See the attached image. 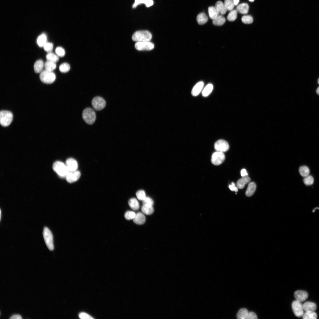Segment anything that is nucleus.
<instances>
[{"instance_id": "1", "label": "nucleus", "mask_w": 319, "mask_h": 319, "mask_svg": "<svg viewBox=\"0 0 319 319\" xmlns=\"http://www.w3.org/2000/svg\"><path fill=\"white\" fill-rule=\"evenodd\" d=\"M152 38L151 33L147 30L138 31L132 35V40L135 42L150 41Z\"/></svg>"}, {"instance_id": "2", "label": "nucleus", "mask_w": 319, "mask_h": 319, "mask_svg": "<svg viewBox=\"0 0 319 319\" xmlns=\"http://www.w3.org/2000/svg\"><path fill=\"white\" fill-rule=\"evenodd\" d=\"M82 117L83 120L86 123L90 125L94 123L96 118L95 112L89 108H87L83 110Z\"/></svg>"}, {"instance_id": "3", "label": "nucleus", "mask_w": 319, "mask_h": 319, "mask_svg": "<svg viewBox=\"0 0 319 319\" xmlns=\"http://www.w3.org/2000/svg\"><path fill=\"white\" fill-rule=\"evenodd\" d=\"M53 169L61 177H66L69 172L66 164L60 161L55 162L53 164Z\"/></svg>"}, {"instance_id": "4", "label": "nucleus", "mask_w": 319, "mask_h": 319, "mask_svg": "<svg viewBox=\"0 0 319 319\" xmlns=\"http://www.w3.org/2000/svg\"><path fill=\"white\" fill-rule=\"evenodd\" d=\"M56 78V75L53 72L45 69L43 70L40 75V78L41 81L42 82L47 84L53 83L55 81Z\"/></svg>"}, {"instance_id": "5", "label": "nucleus", "mask_w": 319, "mask_h": 319, "mask_svg": "<svg viewBox=\"0 0 319 319\" xmlns=\"http://www.w3.org/2000/svg\"><path fill=\"white\" fill-rule=\"evenodd\" d=\"M13 119V114L10 111L2 110L0 113V123L3 126H7L12 122Z\"/></svg>"}, {"instance_id": "6", "label": "nucleus", "mask_w": 319, "mask_h": 319, "mask_svg": "<svg viewBox=\"0 0 319 319\" xmlns=\"http://www.w3.org/2000/svg\"><path fill=\"white\" fill-rule=\"evenodd\" d=\"M43 235L47 247L49 250H53L54 249L53 237L51 232L48 228L45 227L43 229Z\"/></svg>"}, {"instance_id": "7", "label": "nucleus", "mask_w": 319, "mask_h": 319, "mask_svg": "<svg viewBox=\"0 0 319 319\" xmlns=\"http://www.w3.org/2000/svg\"><path fill=\"white\" fill-rule=\"evenodd\" d=\"M238 319H256L257 316L254 312H249L246 308H242L240 310L237 314Z\"/></svg>"}, {"instance_id": "8", "label": "nucleus", "mask_w": 319, "mask_h": 319, "mask_svg": "<svg viewBox=\"0 0 319 319\" xmlns=\"http://www.w3.org/2000/svg\"><path fill=\"white\" fill-rule=\"evenodd\" d=\"M92 105L94 109L97 110H100L105 106L106 102L102 97L97 96L94 97L92 101Z\"/></svg>"}, {"instance_id": "9", "label": "nucleus", "mask_w": 319, "mask_h": 319, "mask_svg": "<svg viewBox=\"0 0 319 319\" xmlns=\"http://www.w3.org/2000/svg\"><path fill=\"white\" fill-rule=\"evenodd\" d=\"M135 47L138 51H150L154 48V45L150 41L139 42L135 43Z\"/></svg>"}, {"instance_id": "10", "label": "nucleus", "mask_w": 319, "mask_h": 319, "mask_svg": "<svg viewBox=\"0 0 319 319\" xmlns=\"http://www.w3.org/2000/svg\"><path fill=\"white\" fill-rule=\"evenodd\" d=\"M225 158V156L223 152L216 151L212 155L211 162L214 165H219L224 161Z\"/></svg>"}, {"instance_id": "11", "label": "nucleus", "mask_w": 319, "mask_h": 319, "mask_svg": "<svg viewBox=\"0 0 319 319\" xmlns=\"http://www.w3.org/2000/svg\"><path fill=\"white\" fill-rule=\"evenodd\" d=\"M292 307L293 312L297 317H302L303 314V309L302 305L300 302L297 300L293 302Z\"/></svg>"}, {"instance_id": "12", "label": "nucleus", "mask_w": 319, "mask_h": 319, "mask_svg": "<svg viewBox=\"0 0 319 319\" xmlns=\"http://www.w3.org/2000/svg\"><path fill=\"white\" fill-rule=\"evenodd\" d=\"M214 148L216 151L223 152L228 150L229 146L226 141L221 139L218 140L215 143Z\"/></svg>"}, {"instance_id": "13", "label": "nucleus", "mask_w": 319, "mask_h": 319, "mask_svg": "<svg viewBox=\"0 0 319 319\" xmlns=\"http://www.w3.org/2000/svg\"><path fill=\"white\" fill-rule=\"evenodd\" d=\"M80 176V172L76 170L73 171H69L66 178L68 182L71 183L77 181L79 179Z\"/></svg>"}, {"instance_id": "14", "label": "nucleus", "mask_w": 319, "mask_h": 319, "mask_svg": "<svg viewBox=\"0 0 319 319\" xmlns=\"http://www.w3.org/2000/svg\"><path fill=\"white\" fill-rule=\"evenodd\" d=\"M65 164L69 171L76 170L78 167L77 162L72 158L67 159L66 161Z\"/></svg>"}, {"instance_id": "15", "label": "nucleus", "mask_w": 319, "mask_h": 319, "mask_svg": "<svg viewBox=\"0 0 319 319\" xmlns=\"http://www.w3.org/2000/svg\"><path fill=\"white\" fill-rule=\"evenodd\" d=\"M308 294L305 291L297 290L294 293V297L296 300L300 302H303L308 298Z\"/></svg>"}, {"instance_id": "16", "label": "nucleus", "mask_w": 319, "mask_h": 319, "mask_svg": "<svg viewBox=\"0 0 319 319\" xmlns=\"http://www.w3.org/2000/svg\"><path fill=\"white\" fill-rule=\"evenodd\" d=\"M303 308L306 312H314L316 309V304L310 301L305 302L302 305Z\"/></svg>"}, {"instance_id": "17", "label": "nucleus", "mask_w": 319, "mask_h": 319, "mask_svg": "<svg viewBox=\"0 0 319 319\" xmlns=\"http://www.w3.org/2000/svg\"><path fill=\"white\" fill-rule=\"evenodd\" d=\"M204 86V83L201 81L197 83L193 88L192 91V95L193 96L198 95L202 90Z\"/></svg>"}, {"instance_id": "18", "label": "nucleus", "mask_w": 319, "mask_h": 319, "mask_svg": "<svg viewBox=\"0 0 319 319\" xmlns=\"http://www.w3.org/2000/svg\"><path fill=\"white\" fill-rule=\"evenodd\" d=\"M133 220L134 223L140 225L144 223L146 218L143 214L141 212H139L136 214Z\"/></svg>"}, {"instance_id": "19", "label": "nucleus", "mask_w": 319, "mask_h": 319, "mask_svg": "<svg viewBox=\"0 0 319 319\" xmlns=\"http://www.w3.org/2000/svg\"><path fill=\"white\" fill-rule=\"evenodd\" d=\"M250 178L248 176L242 177L237 181V187L239 189L243 188L246 184L250 182Z\"/></svg>"}, {"instance_id": "20", "label": "nucleus", "mask_w": 319, "mask_h": 319, "mask_svg": "<svg viewBox=\"0 0 319 319\" xmlns=\"http://www.w3.org/2000/svg\"><path fill=\"white\" fill-rule=\"evenodd\" d=\"M215 7L219 13L222 15L225 14L227 11L224 3L220 1L216 3Z\"/></svg>"}, {"instance_id": "21", "label": "nucleus", "mask_w": 319, "mask_h": 319, "mask_svg": "<svg viewBox=\"0 0 319 319\" xmlns=\"http://www.w3.org/2000/svg\"><path fill=\"white\" fill-rule=\"evenodd\" d=\"M249 9V5L246 3L241 4L238 5L236 8V10L237 12L243 14H247L248 12Z\"/></svg>"}, {"instance_id": "22", "label": "nucleus", "mask_w": 319, "mask_h": 319, "mask_svg": "<svg viewBox=\"0 0 319 319\" xmlns=\"http://www.w3.org/2000/svg\"><path fill=\"white\" fill-rule=\"evenodd\" d=\"M44 66L43 61L41 59L37 61L34 65V69L36 73H40L43 70Z\"/></svg>"}, {"instance_id": "23", "label": "nucleus", "mask_w": 319, "mask_h": 319, "mask_svg": "<svg viewBox=\"0 0 319 319\" xmlns=\"http://www.w3.org/2000/svg\"><path fill=\"white\" fill-rule=\"evenodd\" d=\"M256 187L255 183L254 182L250 183L246 191L245 194L247 196H252L254 193Z\"/></svg>"}, {"instance_id": "24", "label": "nucleus", "mask_w": 319, "mask_h": 319, "mask_svg": "<svg viewBox=\"0 0 319 319\" xmlns=\"http://www.w3.org/2000/svg\"><path fill=\"white\" fill-rule=\"evenodd\" d=\"M225 21V18L222 14H219L213 19L212 23L215 25L221 26L224 24Z\"/></svg>"}, {"instance_id": "25", "label": "nucleus", "mask_w": 319, "mask_h": 319, "mask_svg": "<svg viewBox=\"0 0 319 319\" xmlns=\"http://www.w3.org/2000/svg\"><path fill=\"white\" fill-rule=\"evenodd\" d=\"M196 20L198 24L202 25L207 22L208 18L205 13H201L197 16Z\"/></svg>"}, {"instance_id": "26", "label": "nucleus", "mask_w": 319, "mask_h": 319, "mask_svg": "<svg viewBox=\"0 0 319 319\" xmlns=\"http://www.w3.org/2000/svg\"><path fill=\"white\" fill-rule=\"evenodd\" d=\"M141 210L143 214L147 215L152 214L154 211L153 206L145 204L141 207Z\"/></svg>"}, {"instance_id": "27", "label": "nucleus", "mask_w": 319, "mask_h": 319, "mask_svg": "<svg viewBox=\"0 0 319 319\" xmlns=\"http://www.w3.org/2000/svg\"><path fill=\"white\" fill-rule=\"evenodd\" d=\"M129 206L134 210H138L139 207V204L137 199L135 198L130 199L128 201Z\"/></svg>"}, {"instance_id": "28", "label": "nucleus", "mask_w": 319, "mask_h": 319, "mask_svg": "<svg viewBox=\"0 0 319 319\" xmlns=\"http://www.w3.org/2000/svg\"><path fill=\"white\" fill-rule=\"evenodd\" d=\"M56 62L53 61L47 60L44 64L45 70L48 71H52L56 69Z\"/></svg>"}, {"instance_id": "29", "label": "nucleus", "mask_w": 319, "mask_h": 319, "mask_svg": "<svg viewBox=\"0 0 319 319\" xmlns=\"http://www.w3.org/2000/svg\"><path fill=\"white\" fill-rule=\"evenodd\" d=\"M208 11L210 18L212 19H214L219 14L214 6H209L208 8Z\"/></svg>"}, {"instance_id": "30", "label": "nucleus", "mask_w": 319, "mask_h": 319, "mask_svg": "<svg viewBox=\"0 0 319 319\" xmlns=\"http://www.w3.org/2000/svg\"><path fill=\"white\" fill-rule=\"evenodd\" d=\"M37 43L39 47H43L47 43L46 35L44 34H42L39 36L37 39Z\"/></svg>"}, {"instance_id": "31", "label": "nucleus", "mask_w": 319, "mask_h": 319, "mask_svg": "<svg viewBox=\"0 0 319 319\" xmlns=\"http://www.w3.org/2000/svg\"><path fill=\"white\" fill-rule=\"evenodd\" d=\"M213 88V87L212 84H209L207 85L202 91L203 96L206 97L208 96L212 91Z\"/></svg>"}, {"instance_id": "32", "label": "nucleus", "mask_w": 319, "mask_h": 319, "mask_svg": "<svg viewBox=\"0 0 319 319\" xmlns=\"http://www.w3.org/2000/svg\"><path fill=\"white\" fill-rule=\"evenodd\" d=\"M303 319H316L317 315L316 313L314 312H306L302 316Z\"/></svg>"}, {"instance_id": "33", "label": "nucleus", "mask_w": 319, "mask_h": 319, "mask_svg": "<svg viewBox=\"0 0 319 319\" xmlns=\"http://www.w3.org/2000/svg\"><path fill=\"white\" fill-rule=\"evenodd\" d=\"M299 172L301 175L304 177L308 175L310 173V170L307 166H302L299 168Z\"/></svg>"}, {"instance_id": "34", "label": "nucleus", "mask_w": 319, "mask_h": 319, "mask_svg": "<svg viewBox=\"0 0 319 319\" xmlns=\"http://www.w3.org/2000/svg\"><path fill=\"white\" fill-rule=\"evenodd\" d=\"M46 58L47 60L55 62L58 61L59 60L58 56L52 52L48 53L46 55Z\"/></svg>"}, {"instance_id": "35", "label": "nucleus", "mask_w": 319, "mask_h": 319, "mask_svg": "<svg viewBox=\"0 0 319 319\" xmlns=\"http://www.w3.org/2000/svg\"><path fill=\"white\" fill-rule=\"evenodd\" d=\"M237 12L236 9H233L231 11L227 16V20L230 21H235L237 17Z\"/></svg>"}, {"instance_id": "36", "label": "nucleus", "mask_w": 319, "mask_h": 319, "mask_svg": "<svg viewBox=\"0 0 319 319\" xmlns=\"http://www.w3.org/2000/svg\"><path fill=\"white\" fill-rule=\"evenodd\" d=\"M70 69L69 64L66 63L62 64L59 67L60 71L62 73H66L68 72Z\"/></svg>"}, {"instance_id": "37", "label": "nucleus", "mask_w": 319, "mask_h": 319, "mask_svg": "<svg viewBox=\"0 0 319 319\" xmlns=\"http://www.w3.org/2000/svg\"><path fill=\"white\" fill-rule=\"evenodd\" d=\"M224 3L227 10L231 11L233 9L235 5L232 0H225Z\"/></svg>"}, {"instance_id": "38", "label": "nucleus", "mask_w": 319, "mask_h": 319, "mask_svg": "<svg viewBox=\"0 0 319 319\" xmlns=\"http://www.w3.org/2000/svg\"><path fill=\"white\" fill-rule=\"evenodd\" d=\"M242 22L245 24H249L252 23L253 21L252 17L249 15L243 16L241 18Z\"/></svg>"}, {"instance_id": "39", "label": "nucleus", "mask_w": 319, "mask_h": 319, "mask_svg": "<svg viewBox=\"0 0 319 319\" xmlns=\"http://www.w3.org/2000/svg\"><path fill=\"white\" fill-rule=\"evenodd\" d=\"M136 195L138 199L143 201L146 197L145 191L143 190H140L137 192Z\"/></svg>"}, {"instance_id": "40", "label": "nucleus", "mask_w": 319, "mask_h": 319, "mask_svg": "<svg viewBox=\"0 0 319 319\" xmlns=\"http://www.w3.org/2000/svg\"><path fill=\"white\" fill-rule=\"evenodd\" d=\"M136 214L133 211H128L126 212L124 215L125 218L127 220H129L133 219L136 216Z\"/></svg>"}, {"instance_id": "41", "label": "nucleus", "mask_w": 319, "mask_h": 319, "mask_svg": "<svg viewBox=\"0 0 319 319\" xmlns=\"http://www.w3.org/2000/svg\"><path fill=\"white\" fill-rule=\"evenodd\" d=\"M56 54L61 57H63L65 55V52L64 49L61 47H57L55 50Z\"/></svg>"}, {"instance_id": "42", "label": "nucleus", "mask_w": 319, "mask_h": 319, "mask_svg": "<svg viewBox=\"0 0 319 319\" xmlns=\"http://www.w3.org/2000/svg\"><path fill=\"white\" fill-rule=\"evenodd\" d=\"M304 183L307 185L312 184L314 182V179L311 175H308L305 177L303 180Z\"/></svg>"}, {"instance_id": "43", "label": "nucleus", "mask_w": 319, "mask_h": 319, "mask_svg": "<svg viewBox=\"0 0 319 319\" xmlns=\"http://www.w3.org/2000/svg\"><path fill=\"white\" fill-rule=\"evenodd\" d=\"M44 50L48 52H51L53 48V45L51 43L47 42L43 46Z\"/></svg>"}, {"instance_id": "44", "label": "nucleus", "mask_w": 319, "mask_h": 319, "mask_svg": "<svg viewBox=\"0 0 319 319\" xmlns=\"http://www.w3.org/2000/svg\"><path fill=\"white\" fill-rule=\"evenodd\" d=\"M154 204L153 200L149 197H146L143 201V205H148L153 206Z\"/></svg>"}, {"instance_id": "45", "label": "nucleus", "mask_w": 319, "mask_h": 319, "mask_svg": "<svg viewBox=\"0 0 319 319\" xmlns=\"http://www.w3.org/2000/svg\"><path fill=\"white\" fill-rule=\"evenodd\" d=\"M79 317L80 318L82 319H94L89 314L84 312H82L80 313L79 314Z\"/></svg>"}, {"instance_id": "46", "label": "nucleus", "mask_w": 319, "mask_h": 319, "mask_svg": "<svg viewBox=\"0 0 319 319\" xmlns=\"http://www.w3.org/2000/svg\"><path fill=\"white\" fill-rule=\"evenodd\" d=\"M147 0H135V2L133 5V7L135 8L138 5L141 4H145Z\"/></svg>"}, {"instance_id": "47", "label": "nucleus", "mask_w": 319, "mask_h": 319, "mask_svg": "<svg viewBox=\"0 0 319 319\" xmlns=\"http://www.w3.org/2000/svg\"><path fill=\"white\" fill-rule=\"evenodd\" d=\"M230 189L232 191H235L237 192L238 191V188L235 186V184L234 182L232 183V184L229 186Z\"/></svg>"}, {"instance_id": "48", "label": "nucleus", "mask_w": 319, "mask_h": 319, "mask_svg": "<svg viewBox=\"0 0 319 319\" xmlns=\"http://www.w3.org/2000/svg\"><path fill=\"white\" fill-rule=\"evenodd\" d=\"M153 3V1L152 0H147L145 4L147 7H149L152 6Z\"/></svg>"}, {"instance_id": "49", "label": "nucleus", "mask_w": 319, "mask_h": 319, "mask_svg": "<svg viewBox=\"0 0 319 319\" xmlns=\"http://www.w3.org/2000/svg\"><path fill=\"white\" fill-rule=\"evenodd\" d=\"M11 319H21V316L19 314H15L12 315L10 318Z\"/></svg>"}, {"instance_id": "50", "label": "nucleus", "mask_w": 319, "mask_h": 319, "mask_svg": "<svg viewBox=\"0 0 319 319\" xmlns=\"http://www.w3.org/2000/svg\"><path fill=\"white\" fill-rule=\"evenodd\" d=\"M240 173L241 176L242 177L247 176L248 175L246 170L244 169L241 170Z\"/></svg>"}, {"instance_id": "51", "label": "nucleus", "mask_w": 319, "mask_h": 319, "mask_svg": "<svg viewBox=\"0 0 319 319\" xmlns=\"http://www.w3.org/2000/svg\"><path fill=\"white\" fill-rule=\"evenodd\" d=\"M232 1L235 5H237L239 1V0H232Z\"/></svg>"}, {"instance_id": "52", "label": "nucleus", "mask_w": 319, "mask_h": 319, "mask_svg": "<svg viewBox=\"0 0 319 319\" xmlns=\"http://www.w3.org/2000/svg\"><path fill=\"white\" fill-rule=\"evenodd\" d=\"M316 92L319 95V86L317 88Z\"/></svg>"}, {"instance_id": "53", "label": "nucleus", "mask_w": 319, "mask_h": 319, "mask_svg": "<svg viewBox=\"0 0 319 319\" xmlns=\"http://www.w3.org/2000/svg\"><path fill=\"white\" fill-rule=\"evenodd\" d=\"M0 220H1V210H0Z\"/></svg>"}, {"instance_id": "54", "label": "nucleus", "mask_w": 319, "mask_h": 319, "mask_svg": "<svg viewBox=\"0 0 319 319\" xmlns=\"http://www.w3.org/2000/svg\"><path fill=\"white\" fill-rule=\"evenodd\" d=\"M249 1L251 2H253L254 1V0H248Z\"/></svg>"}, {"instance_id": "55", "label": "nucleus", "mask_w": 319, "mask_h": 319, "mask_svg": "<svg viewBox=\"0 0 319 319\" xmlns=\"http://www.w3.org/2000/svg\"><path fill=\"white\" fill-rule=\"evenodd\" d=\"M318 84H319V78L318 79Z\"/></svg>"}]
</instances>
